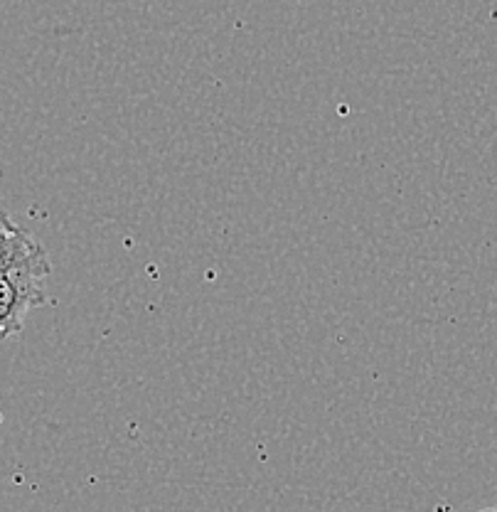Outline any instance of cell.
<instances>
[{
  "instance_id": "cell-2",
  "label": "cell",
  "mask_w": 497,
  "mask_h": 512,
  "mask_svg": "<svg viewBox=\"0 0 497 512\" xmlns=\"http://www.w3.org/2000/svg\"><path fill=\"white\" fill-rule=\"evenodd\" d=\"M32 234L25 232L18 222L10 215H5L0 210V269H3L8 261H13L15 256L23 252L25 247L32 242Z\"/></svg>"
},
{
  "instance_id": "cell-1",
  "label": "cell",
  "mask_w": 497,
  "mask_h": 512,
  "mask_svg": "<svg viewBox=\"0 0 497 512\" xmlns=\"http://www.w3.org/2000/svg\"><path fill=\"white\" fill-rule=\"evenodd\" d=\"M50 276V259L37 239L0 269V340L18 335L30 313L45 306Z\"/></svg>"
}]
</instances>
